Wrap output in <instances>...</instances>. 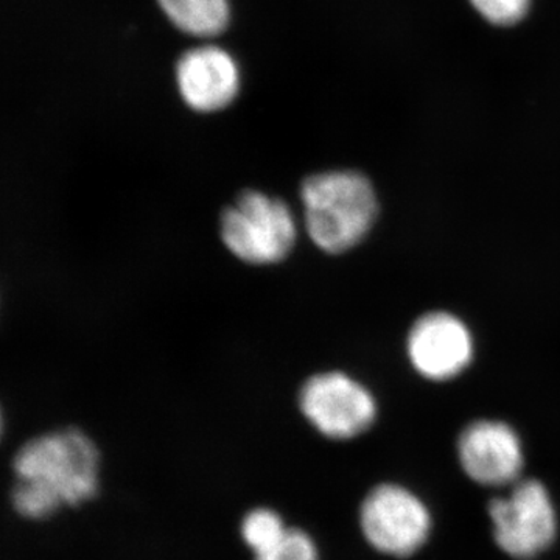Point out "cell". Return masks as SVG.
I'll use <instances>...</instances> for the list:
<instances>
[{"instance_id":"cell-1","label":"cell","mask_w":560,"mask_h":560,"mask_svg":"<svg viewBox=\"0 0 560 560\" xmlns=\"http://www.w3.org/2000/svg\"><path fill=\"white\" fill-rule=\"evenodd\" d=\"M101 464L97 445L80 429L33 438L13 458L14 511L27 521H46L62 508L88 503L101 488Z\"/></svg>"},{"instance_id":"cell-2","label":"cell","mask_w":560,"mask_h":560,"mask_svg":"<svg viewBox=\"0 0 560 560\" xmlns=\"http://www.w3.org/2000/svg\"><path fill=\"white\" fill-rule=\"evenodd\" d=\"M302 213L308 237L327 254L355 248L377 219L374 187L359 172L316 173L301 186Z\"/></svg>"},{"instance_id":"cell-3","label":"cell","mask_w":560,"mask_h":560,"mask_svg":"<svg viewBox=\"0 0 560 560\" xmlns=\"http://www.w3.org/2000/svg\"><path fill=\"white\" fill-rule=\"evenodd\" d=\"M220 238L235 259L271 267L287 259L298 242V221L289 202L260 190H243L221 212Z\"/></svg>"},{"instance_id":"cell-4","label":"cell","mask_w":560,"mask_h":560,"mask_svg":"<svg viewBox=\"0 0 560 560\" xmlns=\"http://www.w3.org/2000/svg\"><path fill=\"white\" fill-rule=\"evenodd\" d=\"M497 547L512 559L530 560L544 555L558 537V514L539 480H521L508 495L488 506Z\"/></svg>"},{"instance_id":"cell-5","label":"cell","mask_w":560,"mask_h":560,"mask_svg":"<svg viewBox=\"0 0 560 560\" xmlns=\"http://www.w3.org/2000/svg\"><path fill=\"white\" fill-rule=\"evenodd\" d=\"M360 528L375 551L389 558H411L430 539L433 518L425 501L412 490L383 482L364 497Z\"/></svg>"},{"instance_id":"cell-6","label":"cell","mask_w":560,"mask_h":560,"mask_svg":"<svg viewBox=\"0 0 560 560\" xmlns=\"http://www.w3.org/2000/svg\"><path fill=\"white\" fill-rule=\"evenodd\" d=\"M298 404L313 429L334 441L361 436L377 418V401L371 390L340 371L319 372L307 378Z\"/></svg>"},{"instance_id":"cell-7","label":"cell","mask_w":560,"mask_h":560,"mask_svg":"<svg viewBox=\"0 0 560 560\" xmlns=\"http://www.w3.org/2000/svg\"><path fill=\"white\" fill-rule=\"evenodd\" d=\"M459 464L467 477L485 488H504L521 481L525 453L521 438L500 420H477L458 440Z\"/></svg>"},{"instance_id":"cell-8","label":"cell","mask_w":560,"mask_h":560,"mask_svg":"<svg viewBox=\"0 0 560 560\" xmlns=\"http://www.w3.org/2000/svg\"><path fill=\"white\" fill-rule=\"evenodd\" d=\"M408 357L422 377L445 382L459 375L474 357L466 324L447 312H431L416 320L408 335Z\"/></svg>"},{"instance_id":"cell-9","label":"cell","mask_w":560,"mask_h":560,"mask_svg":"<svg viewBox=\"0 0 560 560\" xmlns=\"http://www.w3.org/2000/svg\"><path fill=\"white\" fill-rule=\"evenodd\" d=\"M176 80L184 102L200 113L226 108L238 91V70L219 47H200L183 55Z\"/></svg>"},{"instance_id":"cell-10","label":"cell","mask_w":560,"mask_h":560,"mask_svg":"<svg viewBox=\"0 0 560 560\" xmlns=\"http://www.w3.org/2000/svg\"><path fill=\"white\" fill-rule=\"evenodd\" d=\"M175 27L194 36H215L230 20L228 0H158Z\"/></svg>"},{"instance_id":"cell-11","label":"cell","mask_w":560,"mask_h":560,"mask_svg":"<svg viewBox=\"0 0 560 560\" xmlns=\"http://www.w3.org/2000/svg\"><path fill=\"white\" fill-rule=\"evenodd\" d=\"M289 526L278 512L259 508L249 511L242 521L241 534L246 547L253 551L254 558L271 550L283 536Z\"/></svg>"},{"instance_id":"cell-12","label":"cell","mask_w":560,"mask_h":560,"mask_svg":"<svg viewBox=\"0 0 560 560\" xmlns=\"http://www.w3.org/2000/svg\"><path fill=\"white\" fill-rule=\"evenodd\" d=\"M256 560H319L318 547L311 534L298 528H289L267 552L254 558Z\"/></svg>"},{"instance_id":"cell-13","label":"cell","mask_w":560,"mask_h":560,"mask_svg":"<svg viewBox=\"0 0 560 560\" xmlns=\"http://www.w3.org/2000/svg\"><path fill=\"white\" fill-rule=\"evenodd\" d=\"M530 0H470L474 9L493 25L517 24L528 13Z\"/></svg>"}]
</instances>
